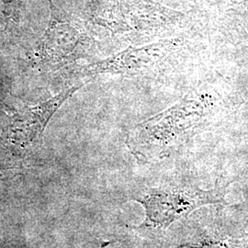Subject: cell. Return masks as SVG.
I'll use <instances>...</instances> for the list:
<instances>
[{
    "instance_id": "obj_4",
    "label": "cell",
    "mask_w": 248,
    "mask_h": 248,
    "mask_svg": "<svg viewBox=\"0 0 248 248\" xmlns=\"http://www.w3.org/2000/svg\"><path fill=\"white\" fill-rule=\"evenodd\" d=\"M10 169V168L7 167V166H5V165H0V171H2V170H5V169Z\"/></svg>"
},
{
    "instance_id": "obj_3",
    "label": "cell",
    "mask_w": 248,
    "mask_h": 248,
    "mask_svg": "<svg viewBox=\"0 0 248 248\" xmlns=\"http://www.w3.org/2000/svg\"><path fill=\"white\" fill-rule=\"evenodd\" d=\"M180 248H234L227 239H216V238H207L193 243H186Z\"/></svg>"
},
{
    "instance_id": "obj_1",
    "label": "cell",
    "mask_w": 248,
    "mask_h": 248,
    "mask_svg": "<svg viewBox=\"0 0 248 248\" xmlns=\"http://www.w3.org/2000/svg\"><path fill=\"white\" fill-rule=\"evenodd\" d=\"M223 188L212 190L192 188L151 189L140 199H136L145 209L143 227L164 229L192 213L194 210L208 204L222 202Z\"/></svg>"
},
{
    "instance_id": "obj_2",
    "label": "cell",
    "mask_w": 248,
    "mask_h": 248,
    "mask_svg": "<svg viewBox=\"0 0 248 248\" xmlns=\"http://www.w3.org/2000/svg\"><path fill=\"white\" fill-rule=\"evenodd\" d=\"M79 88L74 87L64 90L46 101L18 110L10 121L9 142L23 148L35 145L42 140L45 128L54 113Z\"/></svg>"
}]
</instances>
